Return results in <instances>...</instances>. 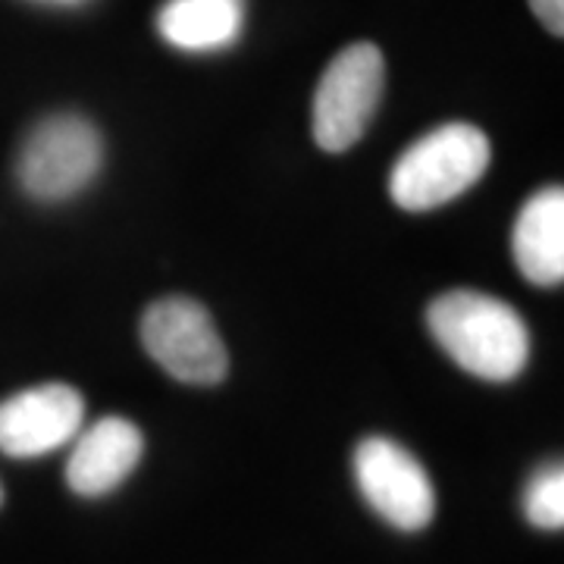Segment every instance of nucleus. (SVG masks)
<instances>
[{"label":"nucleus","instance_id":"obj_1","mask_svg":"<svg viewBox=\"0 0 564 564\" xmlns=\"http://www.w3.org/2000/svg\"><path fill=\"white\" fill-rule=\"evenodd\" d=\"M426 326L462 370L508 383L521 377L530 358V333L511 304L477 289H452L426 307Z\"/></svg>","mask_w":564,"mask_h":564},{"label":"nucleus","instance_id":"obj_2","mask_svg":"<svg viewBox=\"0 0 564 564\" xmlns=\"http://www.w3.org/2000/svg\"><path fill=\"white\" fill-rule=\"evenodd\" d=\"M489 158V139L477 126L448 122L426 132L399 158L389 176V195L411 214L436 210L477 185Z\"/></svg>","mask_w":564,"mask_h":564},{"label":"nucleus","instance_id":"obj_3","mask_svg":"<svg viewBox=\"0 0 564 564\" xmlns=\"http://www.w3.org/2000/svg\"><path fill=\"white\" fill-rule=\"evenodd\" d=\"M104 161L101 132L79 113H54L41 120L22 144L17 176L35 202H66L88 188Z\"/></svg>","mask_w":564,"mask_h":564},{"label":"nucleus","instance_id":"obj_4","mask_svg":"<svg viewBox=\"0 0 564 564\" xmlns=\"http://www.w3.org/2000/svg\"><path fill=\"white\" fill-rule=\"evenodd\" d=\"M386 63L377 44L358 41L326 66L314 95V141L329 154L358 144L383 98Z\"/></svg>","mask_w":564,"mask_h":564},{"label":"nucleus","instance_id":"obj_5","mask_svg":"<svg viewBox=\"0 0 564 564\" xmlns=\"http://www.w3.org/2000/svg\"><path fill=\"white\" fill-rule=\"evenodd\" d=\"M141 345L163 370L188 386H217L229 373V355L207 307L192 299H163L144 311Z\"/></svg>","mask_w":564,"mask_h":564},{"label":"nucleus","instance_id":"obj_6","mask_svg":"<svg viewBox=\"0 0 564 564\" xmlns=\"http://www.w3.org/2000/svg\"><path fill=\"white\" fill-rule=\"evenodd\" d=\"M355 480L364 502L395 530L417 533L433 521L436 496L430 474L404 445L386 436L361 440L355 448Z\"/></svg>","mask_w":564,"mask_h":564},{"label":"nucleus","instance_id":"obj_7","mask_svg":"<svg viewBox=\"0 0 564 564\" xmlns=\"http://www.w3.org/2000/svg\"><path fill=\"white\" fill-rule=\"evenodd\" d=\"M85 402L79 389L44 383L0 402V452L10 458H39L79 436Z\"/></svg>","mask_w":564,"mask_h":564},{"label":"nucleus","instance_id":"obj_8","mask_svg":"<svg viewBox=\"0 0 564 564\" xmlns=\"http://www.w3.org/2000/svg\"><path fill=\"white\" fill-rule=\"evenodd\" d=\"M144 452V436L126 417H101L79 436L66 464V484L76 496L101 499L129 480Z\"/></svg>","mask_w":564,"mask_h":564},{"label":"nucleus","instance_id":"obj_9","mask_svg":"<svg viewBox=\"0 0 564 564\" xmlns=\"http://www.w3.org/2000/svg\"><path fill=\"white\" fill-rule=\"evenodd\" d=\"M514 263L533 285H558L564 280V192L558 185L540 188L521 207L511 232Z\"/></svg>","mask_w":564,"mask_h":564},{"label":"nucleus","instance_id":"obj_10","mask_svg":"<svg viewBox=\"0 0 564 564\" xmlns=\"http://www.w3.org/2000/svg\"><path fill=\"white\" fill-rule=\"evenodd\" d=\"M245 0H166L158 32L180 51H220L239 39Z\"/></svg>","mask_w":564,"mask_h":564},{"label":"nucleus","instance_id":"obj_11","mask_svg":"<svg viewBox=\"0 0 564 564\" xmlns=\"http://www.w3.org/2000/svg\"><path fill=\"white\" fill-rule=\"evenodd\" d=\"M527 521L540 530H562L564 527V470L562 464H545L533 474L524 489Z\"/></svg>","mask_w":564,"mask_h":564},{"label":"nucleus","instance_id":"obj_12","mask_svg":"<svg viewBox=\"0 0 564 564\" xmlns=\"http://www.w3.org/2000/svg\"><path fill=\"white\" fill-rule=\"evenodd\" d=\"M530 10L536 13V20L543 22L545 29L562 39L564 35V0H530Z\"/></svg>","mask_w":564,"mask_h":564},{"label":"nucleus","instance_id":"obj_13","mask_svg":"<svg viewBox=\"0 0 564 564\" xmlns=\"http://www.w3.org/2000/svg\"><path fill=\"white\" fill-rule=\"evenodd\" d=\"M0 505H3V486H0Z\"/></svg>","mask_w":564,"mask_h":564}]
</instances>
